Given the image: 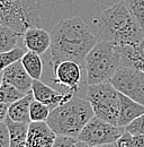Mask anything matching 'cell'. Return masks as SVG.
<instances>
[{
	"label": "cell",
	"mask_w": 144,
	"mask_h": 147,
	"mask_svg": "<svg viewBox=\"0 0 144 147\" xmlns=\"http://www.w3.org/2000/svg\"><path fill=\"white\" fill-rule=\"evenodd\" d=\"M117 143V146L118 147H135L133 144V139H132V135L129 132L125 131L121 137L116 142Z\"/></svg>",
	"instance_id": "obj_26"
},
{
	"label": "cell",
	"mask_w": 144,
	"mask_h": 147,
	"mask_svg": "<svg viewBox=\"0 0 144 147\" xmlns=\"http://www.w3.org/2000/svg\"><path fill=\"white\" fill-rule=\"evenodd\" d=\"M98 41H107L121 52L133 51L144 57V27L126 8L124 1L104 10L99 16Z\"/></svg>",
	"instance_id": "obj_2"
},
{
	"label": "cell",
	"mask_w": 144,
	"mask_h": 147,
	"mask_svg": "<svg viewBox=\"0 0 144 147\" xmlns=\"http://www.w3.org/2000/svg\"><path fill=\"white\" fill-rule=\"evenodd\" d=\"M6 123L10 134V145L9 147H26L28 126L27 123L15 122L10 120L8 117L6 118Z\"/></svg>",
	"instance_id": "obj_17"
},
{
	"label": "cell",
	"mask_w": 144,
	"mask_h": 147,
	"mask_svg": "<svg viewBox=\"0 0 144 147\" xmlns=\"http://www.w3.org/2000/svg\"><path fill=\"white\" fill-rule=\"evenodd\" d=\"M33 100H34V95H33V92L31 91L25 96H23L21 98H19L16 102L9 105L7 117L15 122L29 125L32 122L31 117H29V107Z\"/></svg>",
	"instance_id": "obj_14"
},
{
	"label": "cell",
	"mask_w": 144,
	"mask_h": 147,
	"mask_svg": "<svg viewBox=\"0 0 144 147\" xmlns=\"http://www.w3.org/2000/svg\"><path fill=\"white\" fill-rule=\"evenodd\" d=\"M121 98V112H119V119H118V126L126 127L128 126L133 120L139 118L144 113V105L135 102L134 100L129 98L124 94H119Z\"/></svg>",
	"instance_id": "obj_15"
},
{
	"label": "cell",
	"mask_w": 144,
	"mask_h": 147,
	"mask_svg": "<svg viewBox=\"0 0 144 147\" xmlns=\"http://www.w3.org/2000/svg\"><path fill=\"white\" fill-rule=\"evenodd\" d=\"M109 82L119 93L144 105V70L131 62H122Z\"/></svg>",
	"instance_id": "obj_7"
},
{
	"label": "cell",
	"mask_w": 144,
	"mask_h": 147,
	"mask_svg": "<svg viewBox=\"0 0 144 147\" xmlns=\"http://www.w3.org/2000/svg\"><path fill=\"white\" fill-rule=\"evenodd\" d=\"M132 139L135 147H144V135H132Z\"/></svg>",
	"instance_id": "obj_27"
},
{
	"label": "cell",
	"mask_w": 144,
	"mask_h": 147,
	"mask_svg": "<svg viewBox=\"0 0 144 147\" xmlns=\"http://www.w3.org/2000/svg\"><path fill=\"white\" fill-rule=\"evenodd\" d=\"M8 108H9L8 104H5V103L0 102V121H5L6 120L7 114H8Z\"/></svg>",
	"instance_id": "obj_28"
},
{
	"label": "cell",
	"mask_w": 144,
	"mask_h": 147,
	"mask_svg": "<svg viewBox=\"0 0 144 147\" xmlns=\"http://www.w3.org/2000/svg\"><path fill=\"white\" fill-rule=\"evenodd\" d=\"M26 51H27L26 47H17L13 50L0 52V70H3L10 65L20 61L24 55L26 53Z\"/></svg>",
	"instance_id": "obj_19"
},
{
	"label": "cell",
	"mask_w": 144,
	"mask_h": 147,
	"mask_svg": "<svg viewBox=\"0 0 144 147\" xmlns=\"http://www.w3.org/2000/svg\"><path fill=\"white\" fill-rule=\"evenodd\" d=\"M20 62L33 79H41L43 74V61L38 53L27 50Z\"/></svg>",
	"instance_id": "obj_18"
},
{
	"label": "cell",
	"mask_w": 144,
	"mask_h": 147,
	"mask_svg": "<svg viewBox=\"0 0 144 147\" xmlns=\"http://www.w3.org/2000/svg\"><path fill=\"white\" fill-rule=\"evenodd\" d=\"M10 134L6 121H0V147H9Z\"/></svg>",
	"instance_id": "obj_24"
},
{
	"label": "cell",
	"mask_w": 144,
	"mask_h": 147,
	"mask_svg": "<svg viewBox=\"0 0 144 147\" xmlns=\"http://www.w3.org/2000/svg\"><path fill=\"white\" fill-rule=\"evenodd\" d=\"M77 142V138L69 136H56L53 147H72Z\"/></svg>",
	"instance_id": "obj_25"
},
{
	"label": "cell",
	"mask_w": 144,
	"mask_h": 147,
	"mask_svg": "<svg viewBox=\"0 0 144 147\" xmlns=\"http://www.w3.org/2000/svg\"><path fill=\"white\" fill-rule=\"evenodd\" d=\"M97 42V36L82 18L62 19L51 32V62L70 60L85 67L86 57Z\"/></svg>",
	"instance_id": "obj_1"
},
{
	"label": "cell",
	"mask_w": 144,
	"mask_h": 147,
	"mask_svg": "<svg viewBox=\"0 0 144 147\" xmlns=\"http://www.w3.org/2000/svg\"><path fill=\"white\" fill-rule=\"evenodd\" d=\"M17 47H25L23 34L0 23V52H6Z\"/></svg>",
	"instance_id": "obj_16"
},
{
	"label": "cell",
	"mask_w": 144,
	"mask_h": 147,
	"mask_svg": "<svg viewBox=\"0 0 144 147\" xmlns=\"http://www.w3.org/2000/svg\"><path fill=\"white\" fill-rule=\"evenodd\" d=\"M93 115L92 107L87 98L73 96L68 102L51 110L46 123L56 136L78 138L80 131Z\"/></svg>",
	"instance_id": "obj_3"
},
{
	"label": "cell",
	"mask_w": 144,
	"mask_h": 147,
	"mask_svg": "<svg viewBox=\"0 0 144 147\" xmlns=\"http://www.w3.org/2000/svg\"><path fill=\"white\" fill-rule=\"evenodd\" d=\"M119 94L110 82L97 85H90L87 90L86 98L92 107L96 117L118 126L121 98Z\"/></svg>",
	"instance_id": "obj_6"
},
{
	"label": "cell",
	"mask_w": 144,
	"mask_h": 147,
	"mask_svg": "<svg viewBox=\"0 0 144 147\" xmlns=\"http://www.w3.org/2000/svg\"><path fill=\"white\" fill-rule=\"evenodd\" d=\"M126 131L125 127H119L93 115L78 136V140L85 142L90 146L116 143Z\"/></svg>",
	"instance_id": "obj_8"
},
{
	"label": "cell",
	"mask_w": 144,
	"mask_h": 147,
	"mask_svg": "<svg viewBox=\"0 0 144 147\" xmlns=\"http://www.w3.org/2000/svg\"><path fill=\"white\" fill-rule=\"evenodd\" d=\"M32 92L34 95V98L47 105L51 110L62 105L63 103L68 102L74 96V93L65 92L61 93L56 90L52 88L51 86L46 85L45 83L41 82L39 79H34L32 85Z\"/></svg>",
	"instance_id": "obj_10"
},
{
	"label": "cell",
	"mask_w": 144,
	"mask_h": 147,
	"mask_svg": "<svg viewBox=\"0 0 144 147\" xmlns=\"http://www.w3.org/2000/svg\"><path fill=\"white\" fill-rule=\"evenodd\" d=\"M55 138L56 134L46 122H31L26 147H53Z\"/></svg>",
	"instance_id": "obj_11"
},
{
	"label": "cell",
	"mask_w": 144,
	"mask_h": 147,
	"mask_svg": "<svg viewBox=\"0 0 144 147\" xmlns=\"http://www.w3.org/2000/svg\"><path fill=\"white\" fill-rule=\"evenodd\" d=\"M3 74V83H7L9 85L15 86L19 91L27 94L32 91L33 85V78L29 76V74L26 71L23 63L17 61L6 69L2 70Z\"/></svg>",
	"instance_id": "obj_12"
},
{
	"label": "cell",
	"mask_w": 144,
	"mask_h": 147,
	"mask_svg": "<svg viewBox=\"0 0 144 147\" xmlns=\"http://www.w3.org/2000/svg\"><path fill=\"white\" fill-rule=\"evenodd\" d=\"M134 66H136L137 68L144 70V58H139V59H135L133 62H132Z\"/></svg>",
	"instance_id": "obj_29"
},
{
	"label": "cell",
	"mask_w": 144,
	"mask_h": 147,
	"mask_svg": "<svg viewBox=\"0 0 144 147\" xmlns=\"http://www.w3.org/2000/svg\"><path fill=\"white\" fill-rule=\"evenodd\" d=\"M81 66L74 61L64 60L53 65V71L55 79L54 83L68 88L69 92L77 93L81 84Z\"/></svg>",
	"instance_id": "obj_9"
},
{
	"label": "cell",
	"mask_w": 144,
	"mask_h": 147,
	"mask_svg": "<svg viewBox=\"0 0 144 147\" xmlns=\"http://www.w3.org/2000/svg\"><path fill=\"white\" fill-rule=\"evenodd\" d=\"M124 3L137 23L144 27V0H124Z\"/></svg>",
	"instance_id": "obj_22"
},
{
	"label": "cell",
	"mask_w": 144,
	"mask_h": 147,
	"mask_svg": "<svg viewBox=\"0 0 144 147\" xmlns=\"http://www.w3.org/2000/svg\"><path fill=\"white\" fill-rule=\"evenodd\" d=\"M51 113V109L44 103L33 100L29 107V117L32 122H46L49 115Z\"/></svg>",
	"instance_id": "obj_20"
},
{
	"label": "cell",
	"mask_w": 144,
	"mask_h": 147,
	"mask_svg": "<svg viewBox=\"0 0 144 147\" xmlns=\"http://www.w3.org/2000/svg\"><path fill=\"white\" fill-rule=\"evenodd\" d=\"M92 147H118L117 143H109V144H103V145H97V146Z\"/></svg>",
	"instance_id": "obj_31"
},
{
	"label": "cell",
	"mask_w": 144,
	"mask_h": 147,
	"mask_svg": "<svg viewBox=\"0 0 144 147\" xmlns=\"http://www.w3.org/2000/svg\"><path fill=\"white\" fill-rule=\"evenodd\" d=\"M39 0H0V23L24 34L41 25Z\"/></svg>",
	"instance_id": "obj_5"
},
{
	"label": "cell",
	"mask_w": 144,
	"mask_h": 147,
	"mask_svg": "<svg viewBox=\"0 0 144 147\" xmlns=\"http://www.w3.org/2000/svg\"><path fill=\"white\" fill-rule=\"evenodd\" d=\"M72 147H92V146H90L89 144H87L85 142H81V140H78L77 139V142L74 143V145Z\"/></svg>",
	"instance_id": "obj_30"
},
{
	"label": "cell",
	"mask_w": 144,
	"mask_h": 147,
	"mask_svg": "<svg viewBox=\"0 0 144 147\" xmlns=\"http://www.w3.org/2000/svg\"><path fill=\"white\" fill-rule=\"evenodd\" d=\"M24 45L27 50L36 52L39 55L45 53L51 47V33L41 28L39 26L29 27L23 34Z\"/></svg>",
	"instance_id": "obj_13"
},
{
	"label": "cell",
	"mask_w": 144,
	"mask_h": 147,
	"mask_svg": "<svg viewBox=\"0 0 144 147\" xmlns=\"http://www.w3.org/2000/svg\"><path fill=\"white\" fill-rule=\"evenodd\" d=\"M26 94L19 91L13 85H9L7 83H3L0 86V102L10 105L11 103L16 102L17 100L21 98Z\"/></svg>",
	"instance_id": "obj_21"
},
{
	"label": "cell",
	"mask_w": 144,
	"mask_h": 147,
	"mask_svg": "<svg viewBox=\"0 0 144 147\" xmlns=\"http://www.w3.org/2000/svg\"><path fill=\"white\" fill-rule=\"evenodd\" d=\"M123 55L118 47L107 41H98L85 60L86 83L97 85L109 82L121 67Z\"/></svg>",
	"instance_id": "obj_4"
},
{
	"label": "cell",
	"mask_w": 144,
	"mask_h": 147,
	"mask_svg": "<svg viewBox=\"0 0 144 147\" xmlns=\"http://www.w3.org/2000/svg\"><path fill=\"white\" fill-rule=\"evenodd\" d=\"M3 84V74H2V70H0V86Z\"/></svg>",
	"instance_id": "obj_32"
},
{
	"label": "cell",
	"mask_w": 144,
	"mask_h": 147,
	"mask_svg": "<svg viewBox=\"0 0 144 147\" xmlns=\"http://www.w3.org/2000/svg\"><path fill=\"white\" fill-rule=\"evenodd\" d=\"M125 129L131 135H144V113L133 120L128 126H126Z\"/></svg>",
	"instance_id": "obj_23"
}]
</instances>
